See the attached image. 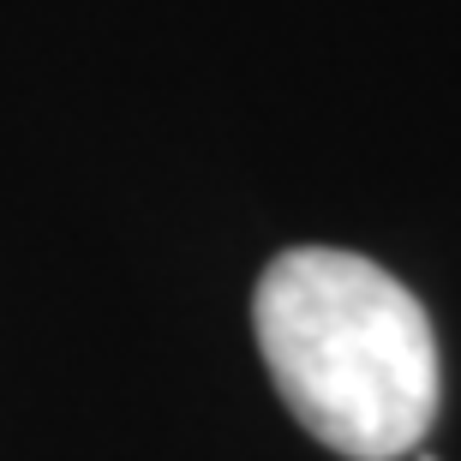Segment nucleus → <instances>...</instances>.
<instances>
[{
    "mask_svg": "<svg viewBox=\"0 0 461 461\" xmlns=\"http://www.w3.org/2000/svg\"><path fill=\"white\" fill-rule=\"evenodd\" d=\"M258 354L294 420L348 461H395L438 420L426 306L372 258L294 246L258 276Z\"/></svg>",
    "mask_w": 461,
    "mask_h": 461,
    "instance_id": "f257e3e1",
    "label": "nucleus"
}]
</instances>
